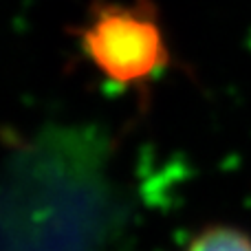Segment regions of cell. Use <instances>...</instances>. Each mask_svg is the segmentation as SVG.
Masks as SVG:
<instances>
[{
  "label": "cell",
  "instance_id": "cell-1",
  "mask_svg": "<svg viewBox=\"0 0 251 251\" xmlns=\"http://www.w3.org/2000/svg\"><path fill=\"white\" fill-rule=\"evenodd\" d=\"M84 44L97 69L122 84L143 82L168 62L159 26L128 9L101 13L86 31Z\"/></svg>",
  "mask_w": 251,
  "mask_h": 251
},
{
  "label": "cell",
  "instance_id": "cell-2",
  "mask_svg": "<svg viewBox=\"0 0 251 251\" xmlns=\"http://www.w3.org/2000/svg\"><path fill=\"white\" fill-rule=\"evenodd\" d=\"M187 251H251V238L236 227L214 225L201 231Z\"/></svg>",
  "mask_w": 251,
  "mask_h": 251
}]
</instances>
